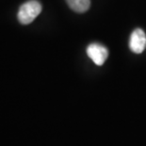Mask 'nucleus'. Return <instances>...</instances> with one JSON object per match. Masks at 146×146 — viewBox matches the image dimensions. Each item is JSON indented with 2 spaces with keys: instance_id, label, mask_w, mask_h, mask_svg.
Segmentation results:
<instances>
[{
  "instance_id": "obj_1",
  "label": "nucleus",
  "mask_w": 146,
  "mask_h": 146,
  "mask_svg": "<svg viewBox=\"0 0 146 146\" xmlns=\"http://www.w3.org/2000/svg\"><path fill=\"white\" fill-rule=\"evenodd\" d=\"M42 5L37 0H29L24 3L18 11V20L21 24L29 25L32 23L34 19L41 13Z\"/></svg>"
},
{
  "instance_id": "obj_3",
  "label": "nucleus",
  "mask_w": 146,
  "mask_h": 146,
  "mask_svg": "<svg viewBox=\"0 0 146 146\" xmlns=\"http://www.w3.org/2000/svg\"><path fill=\"white\" fill-rule=\"evenodd\" d=\"M129 48L136 54H141L146 48V35L141 29H137L132 32L129 40Z\"/></svg>"
},
{
  "instance_id": "obj_4",
  "label": "nucleus",
  "mask_w": 146,
  "mask_h": 146,
  "mask_svg": "<svg viewBox=\"0 0 146 146\" xmlns=\"http://www.w3.org/2000/svg\"><path fill=\"white\" fill-rule=\"evenodd\" d=\"M68 6L74 11L82 13L89 10L91 5V0H66Z\"/></svg>"
},
{
  "instance_id": "obj_2",
  "label": "nucleus",
  "mask_w": 146,
  "mask_h": 146,
  "mask_svg": "<svg viewBox=\"0 0 146 146\" xmlns=\"http://www.w3.org/2000/svg\"><path fill=\"white\" fill-rule=\"evenodd\" d=\"M87 54L96 65H103L108 56V50L100 43H91L87 48Z\"/></svg>"
}]
</instances>
